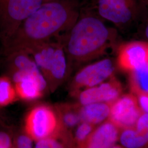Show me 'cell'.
<instances>
[{"label":"cell","instance_id":"cell-1","mask_svg":"<svg viewBox=\"0 0 148 148\" xmlns=\"http://www.w3.org/2000/svg\"><path fill=\"white\" fill-rule=\"evenodd\" d=\"M77 0L43 2L22 23L5 47L4 54L23 49L28 51L51 41L62 32H69L80 15Z\"/></svg>","mask_w":148,"mask_h":148},{"label":"cell","instance_id":"cell-2","mask_svg":"<svg viewBox=\"0 0 148 148\" xmlns=\"http://www.w3.org/2000/svg\"><path fill=\"white\" fill-rule=\"evenodd\" d=\"M92 13L80 14L69 30L64 48L70 69L73 64L89 62L103 55L115 41L116 32Z\"/></svg>","mask_w":148,"mask_h":148},{"label":"cell","instance_id":"cell-3","mask_svg":"<svg viewBox=\"0 0 148 148\" xmlns=\"http://www.w3.org/2000/svg\"><path fill=\"white\" fill-rule=\"evenodd\" d=\"M45 77L48 90L54 92L68 77L70 72L68 60L60 41H49L27 51Z\"/></svg>","mask_w":148,"mask_h":148},{"label":"cell","instance_id":"cell-4","mask_svg":"<svg viewBox=\"0 0 148 148\" xmlns=\"http://www.w3.org/2000/svg\"><path fill=\"white\" fill-rule=\"evenodd\" d=\"M97 15L121 29L139 24L148 13L147 0H93Z\"/></svg>","mask_w":148,"mask_h":148},{"label":"cell","instance_id":"cell-5","mask_svg":"<svg viewBox=\"0 0 148 148\" xmlns=\"http://www.w3.org/2000/svg\"><path fill=\"white\" fill-rule=\"evenodd\" d=\"M43 0H0V42L5 47L22 23Z\"/></svg>","mask_w":148,"mask_h":148},{"label":"cell","instance_id":"cell-6","mask_svg":"<svg viewBox=\"0 0 148 148\" xmlns=\"http://www.w3.org/2000/svg\"><path fill=\"white\" fill-rule=\"evenodd\" d=\"M62 127L56 109L47 105L32 108L24 120V131L35 142L57 134Z\"/></svg>","mask_w":148,"mask_h":148},{"label":"cell","instance_id":"cell-7","mask_svg":"<svg viewBox=\"0 0 148 148\" xmlns=\"http://www.w3.org/2000/svg\"><path fill=\"white\" fill-rule=\"evenodd\" d=\"M114 70V64L110 59H103L86 65L80 69L72 79L70 85L71 95H77L82 90L104 82Z\"/></svg>","mask_w":148,"mask_h":148},{"label":"cell","instance_id":"cell-8","mask_svg":"<svg viewBox=\"0 0 148 148\" xmlns=\"http://www.w3.org/2000/svg\"><path fill=\"white\" fill-rule=\"evenodd\" d=\"M12 81L18 98L25 101H34L42 97L48 90L42 74L15 71L7 75Z\"/></svg>","mask_w":148,"mask_h":148},{"label":"cell","instance_id":"cell-9","mask_svg":"<svg viewBox=\"0 0 148 148\" xmlns=\"http://www.w3.org/2000/svg\"><path fill=\"white\" fill-rule=\"evenodd\" d=\"M142 112L137 98L132 95H122L111 103L108 119L120 129L134 127Z\"/></svg>","mask_w":148,"mask_h":148},{"label":"cell","instance_id":"cell-10","mask_svg":"<svg viewBox=\"0 0 148 148\" xmlns=\"http://www.w3.org/2000/svg\"><path fill=\"white\" fill-rule=\"evenodd\" d=\"M117 62L121 69L129 72L148 63V41H133L120 45Z\"/></svg>","mask_w":148,"mask_h":148},{"label":"cell","instance_id":"cell-11","mask_svg":"<svg viewBox=\"0 0 148 148\" xmlns=\"http://www.w3.org/2000/svg\"><path fill=\"white\" fill-rule=\"evenodd\" d=\"M121 92V88L116 81H110L82 90L77 96L81 106L99 102L111 103L120 96Z\"/></svg>","mask_w":148,"mask_h":148},{"label":"cell","instance_id":"cell-12","mask_svg":"<svg viewBox=\"0 0 148 148\" xmlns=\"http://www.w3.org/2000/svg\"><path fill=\"white\" fill-rule=\"evenodd\" d=\"M120 128L108 120L95 128L84 148H114L119 141Z\"/></svg>","mask_w":148,"mask_h":148},{"label":"cell","instance_id":"cell-13","mask_svg":"<svg viewBox=\"0 0 148 148\" xmlns=\"http://www.w3.org/2000/svg\"><path fill=\"white\" fill-rule=\"evenodd\" d=\"M5 56L8 74L15 71L42 74L32 55L25 50L13 51Z\"/></svg>","mask_w":148,"mask_h":148},{"label":"cell","instance_id":"cell-14","mask_svg":"<svg viewBox=\"0 0 148 148\" xmlns=\"http://www.w3.org/2000/svg\"><path fill=\"white\" fill-rule=\"evenodd\" d=\"M111 103H93L79 106V116L81 122H88L93 125H99L109 119Z\"/></svg>","mask_w":148,"mask_h":148},{"label":"cell","instance_id":"cell-15","mask_svg":"<svg viewBox=\"0 0 148 148\" xmlns=\"http://www.w3.org/2000/svg\"><path fill=\"white\" fill-rule=\"evenodd\" d=\"M79 104L64 103L56 107L62 127L69 132H71L72 130L81 122L79 111Z\"/></svg>","mask_w":148,"mask_h":148},{"label":"cell","instance_id":"cell-16","mask_svg":"<svg viewBox=\"0 0 148 148\" xmlns=\"http://www.w3.org/2000/svg\"><path fill=\"white\" fill-rule=\"evenodd\" d=\"M130 73V84L133 91L138 95H148V63Z\"/></svg>","mask_w":148,"mask_h":148},{"label":"cell","instance_id":"cell-17","mask_svg":"<svg viewBox=\"0 0 148 148\" xmlns=\"http://www.w3.org/2000/svg\"><path fill=\"white\" fill-rule=\"evenodd\" d=\"M119 141L125 148H143L148 145V142L134 127L122 128L120 132Z\"/></svg>","mask_w":148,"mask_h":148},{"label":"cell","instance_id":"cell-18","mask_svg":"<svg viewBox=\"0 0 148 148\" xmlns=\"http://www.w3.org/2000/svg\"><path fill=\"white\" fill-rule=\"evenodd\" d=\"M18 98L14 84L8 76L0 77V107L8 106Z\"/></svg>","mask_w":148,"mask_h":148},{"label":"cell","instance_id":"cell-19","mask_svg":"<svg viewBox=\"0 0 148 148\" xmlns=\"http://www.w3.org/2000/svg\"><path fill=\"white\" fill-rule=\"evenodd\" d=\"M95 126L86 122H81L76 127L73 135L75 146L84 148L85 143L93 132Z\"/></svg>","mask_w":148,"mask_h":148},{"label":"cell","instance_id":"cell-20","mask_svg":"<svg viewBox=\"0 0 148 148\" xmlns=\"http://www.w3.org/2000/svg\"><path fill=\"white\" fill-rule=\"evenodd\" d=\"M34 141L24 130L13 129V147L16 148H31Z\"/></svg>","mask_w":148,"mask_h":148},{"label":"cell","instance_id":"cell-21","mask_svg":"<svg viewBox=\"0 0 148 148\" xmlns=\"http://www.w3.org/2000/svg\"><path fill=\"white\" fill-rule=\"evenodd\" d=\"M14 148L13 128L5 126L0 122V148Z\"/></svg>","mask_w":148,"mask_h":148},{"label":"cell","instance_id":"cell-22","mask_svg":"<svg viewBox=\"0 0 148 148\" xmlns=\"http://www.w3.org/2000/svg\"><path fill=\"white\" fill-rule=\"evenodd\" d=\"M134 127L148 142V113L142 112Z\"/></svg>","mask_w":148,"mask_h":148},{"label":"cell","instance_id":"cell-23","mask_svg":"<svg viewBox=\"0 0 148 148\" xmlns=\"http://www.w3.org/2000/svg\"><path fill=\"white\" fill-rule=\"evenodd\" d=\"M139 25L141 37L148 42V13Z\"/></svg>","mask_w":148,"mask_h":148},{"label":"cell","instance_id":"cell-24","mask_svg":"<svg viewBox=\"0 0 148 148\" xmlns=\"http://www.w3.org/2000/svg\"><path fill=\"white\" fill-rule=\"evenodd\" d=\"M137 99L139 106L142 111L148 113V95H138Z\"/></svg>","mask_w":148,"mask_h":148},{"label":"cell","instance_id":"cell-25","mask_svg":"<svg viewBox=\"0 0 148 148\" xmlns=\"http://www.w3.org/2000/svg\"><path fill=\"white\" fill-rule=\"evenodd\" d=\"M57 1V0H43L44 2H48V1Z\"/></svg>","mask_w":148,"mask_h":148},{"label":"cell","instance_id":"cell-26","mask_svg":"<svg viewBox=\"0 0 148 148\" xmlns=\"http://www.w3.org/2000/svg\"><path fill=\"white\" fill-rule=\"evenodd\" d=\"M1 121V120H0V122Z\"/></svg>","mask_w":148,"mask_h":148},{"label":"cell","instance_id":"cell-27","mask_svg":"<svg viewBox=\"0 0 148 148\" xmlns=\"http://www.w3.org/2000/svg\"><path fill=\"white\" fill-rule=\"evenodd\" d=\"M147 1H148V0H147Z\"/></svg>","mask_w":148,"mask_h":148}]
</instances>
